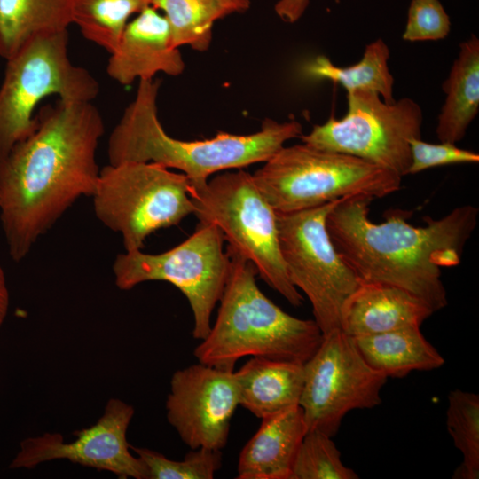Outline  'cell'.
Returning a JSON list of instances; mask_svg holds the SVG:
<instances>
[{
    "label": "cell",
    "instance_id": "7a4b0ae2",
    "mask_svg": "<svg viewBox=\"0 0 479 479\" xmlns=\"http://www.w3.org/2000/svg\"><path fill=\"white\" fill-rule=\"evenodd\" d=\"M373 199L356 195L340 200L326 216L330 239L361 281L404 289L434 312L448 304L442 268L461 262L475 231L479 210L473 205L441 218L425 216L424 225L407 222L406 212L391 211L381 223L369 216Z\"/></svg>",
    "mask_w": 479,
    "mask_h": 479
},
{
    "label": "cell",
    "instance_id": "8fae6325",
    "mask_svg": "<svg viewBox=\"0 0 479 479\" xmlns=\"http://www.w3.org/2000/svg\"><path fill=\"white\" fill-rule=\"evenodd\" d=\"M340 200L296 212H276L287 276L310 302L323 334L341 329L343 305L361 283L336 251L326 228V216Z\"/></svg>",
    "mask_w": 479,
    "mask_h": 479
},
{
    "label": "cell",
    "instance_id": "f1b7e54d",
    "mask_svg": "<svg viewBox=\"0 0 479 479\" xmlns=\"http://www.w3.org/2000/svg\"><path fill=\"white\" fill-rule=\"evenodd\" d=\"M411 149V165L408 175L438 166L460 163H478L479 154L475 152L459 148L456 144L440 142L431 144L421 137L409 141Z\"/></svg>",
    "mask_w": 479,
    "mask_h": 479
},
{
    "label": "cell",
    "instance_id": "7402d4cb",
    "mask_svg": "<svg viewBox=\"0 0 479 479\" xmlns=\"http://www.w3.org/2000/svg\"><path fill=\"white\" fill-rule=\"evenodd\" d=\"M389 50L379 38L367 44L361 59L351 66L338 67L324 55H318L302 67L304 75L314 79H327L341 84L347 92L369 90L388 103L393 98L394 78L389 71Z\"/></svg>",
    "mask_w": 479,
    "mask_h": 479
},
{
    "label": "cell",
    "instance_id": "cb8c5ba5",
    "mask_svg": "<svg viewBox=\"0 0 479 479\" xmlns=\"http://www.w3.org/2000/svg\"><path fill=\"white\" fill-rule=\"evenodd\" d=\"M151 4L152 0H73L72 23L86 40L111 53L130 18Z\"/></svg>",
    "mask_w": 479,
    "mask_h": 479
},
{
    "label": "cell",
    "instance_id": "484cf974",
    "mask_svg": "<svg viewBox=\"0 0 479 479\" xmlns=\"http://www.w3.org/2000/svg\"><path fill=\"white\" fill-rule=\"evenodd\" d=\"M346 467L332 436L318 431L306 432L294 459L290 479H357Z\"/></svg>",
    "mask_w": 479,
    "mask_h": 479
},
{
    "label": "cell",
    "instance_id": "ffe728a7",
    "mask_svg": "<svg viewBox=\"0 0 479 479\" xmlns=\"http://www.w3.org/2000/svg\"><path fill=\"white\" fill-rule=\"evenodd\" d=\"M352 338L366 363L388 378H403L413 371H431L444 364L420 326Z\"/></svg>",
    "mask_w": 479,
    "mask_h": 479
},
{
    "label": "cell",
    "instance_id": "ba28073f",
    "mask_svg": "<svg viewBox=\"0 0 479 479\" xmlns=\"http://www.w3.org/2000/svg\"><path fill=\"white\" fill-rule=\"evenodd\" d=\"M68 30L37 36L7 59L0 87V159L37 128L36 106L50 96L91 102L99 85L68 56Z\"/></svg>",
    "mask_w": 479,
    "mask_h": 479
},
{
    "label": "cell",
    "instance_id": "2e32d148",
    "mask_svg": "<svg viewBox=\"0 0 479 479\" xmlns=\"http://www.w3.org/2000/svg\"><path fill=\"white\" fill-rule=\"evenodd\" d=\"M433 313L424 301L404 289L361 281L343 305L341 330L357 337L420 326Z\"/></svg>",
    "mask_w": 479,
    "mask_h": 479
},
{
    "label": "cell",
    "instance_id": "f546056e",
    "mask_svg": "<svg viewBox=\"0 0 479 479\" xmlns=\"http://www.w3.org/2000/svg\"><path fill=\"white\" fill-rule=\"evenodd\" d=\"M310 0H278L274 6L275 13L287 23H294L305 12Z\"/></svg>",
    "mask_w": 479,
    "mask_h": 479
},
{
    "label": "cell",
    "instance_id": "44dd1931",
    "mask_svg": "<svg viewBox=\"0 0 479 479\" xmlns=\"http://www.w3.org/2000/svg\"><path fill=\"white\" fill-rule=\"evenodd\" d=\"M73 0H0V57L6 60L32 39L68 30Z\"/></svg>",
    "mask_w": 479,
    "mask_h": 479
},
{
    "label": "cell",
    "instance_id": "83f0119b",
    "mask_svg": "<svg viewBox=\"0 0 479 479\" xmlns=\"http://www.w3.org/2000/svg\"><path fill=\"white\" fill-rule=\"evenodd\" d=\"M451 21L439 0H412L402 38L408 42L437 41L450 33Z\"/></svg>",
    "mask_w": 479,
    "mask_h": 479
},
{
    "label": "cell",
    "instance_id": "5bb4252c",
    "mask_svg": "<svg viewBox=\"0 0 479 479\" xmlns=\"http://www.w3.org/2000/svg\"><path fill=\"white\" fill-rule=\"evenodd\" d=\"M238 405L234 371L198 362L173 373L166 401L167 420L191 449L222 451Z\"/></svg>",
    "mask_w": 479,
    "mask_h": 479
},
{
    "label": "cell",
    "instance_id": "e0dca14e",
    "mask_svg": "<svg viewBox=\"0 0 479 479\" xmlns=\"http://www.w3.org/2000/svg\"><path fill=\"white\" fill-rule=\"evenodd\" d=\"M241 450L238 479H290L296 453L307 432L302 410L294 405L266 416Z\"/></svg>",
    "mask_w": 479,
    "mask_h": 479
},
{
    "label": "cell",
    "instance_id": "277c9868",
    "mask_svg": "<svg viewBox=\"0 0 479 479\" xmlns=\"http://www.w3.org/2000/svg\"><path fill=\"white\" fill-rule=\"evenodd\" d=\"M228 278L216 321L195 347L199 363L234 371L244 357L304 364L316 352L323 334L314 319L289 315L258 287L255 265L227 246Z\"/></svg>",
    "mask_w": 479,
    "mask_h": 479
},
{
    "label": "cell",
    "instance_id": "52a82bcc",
    "mask_svg": "<svg viewBox=\"0 0 479 479\" xmlns=\"http://www.w3.org/2000/svg\"><path fill=\"white\" fill-rule=\"evenodd\" d=\"M193 186L183 173L155 162L108 164L92 195L97 218L121 234L126 252L142 250L148 236L193 214Z\"/></svg>",
    "mask_w": 479,
    "mask_h": 479
},
{
    "label": "cell",
    "instance_id": "5b68a950",
    "mask_svg": "<svg viewBox=\"0 0 479 479\" xmlns=\"http://www.w3.org/2000/svg\"><path fill=\"white\" fill-rule=\"evenodd\" d=\"M253 177L277 213L309 209L356 195L384 198L400 189L402 178L363 159L304 143L284 145Z\"/></svg>",
    "mask_w": 479,
    "mask_h": 479
},
{
    "label": "cell",
    "instance_id": "9a60e30c",
    "mask_svg": "<svg viewBox=\"0 0 479 479\" xmlns=\"http://www.w3.org/2000/svg\"><path fill=\"white\" fill-rule=\"evenodd\" d=\"M109 54L107 75L123 86L153 79L159 73L177 76L185 68L179 49L171 46L165 16L153 6L128 22Z\"/></svg>",
    "mask_w": 479,
    "mask_h": 479
},
{
    "label": "cell",
    "instance_id": "4316f807",
    "mask_svg": "<svg viewBox=\"0 0 479 479\" xmlns=\"http://www.w3.org/2000/svg\"><path fill=\"white\" fill-rule=\"evenodd\" d=\"M147 468L148 479H212L222 467V452L192 449L183 460H172L147 448L130 445Z\"/></svg>",
    "mask_w": 479,
    "mask_h": 479
},
{
    "label": "cell",
    "instance_id": "30bf717a",
    "mask_svg": "<svg viewBox=\"0 0 479 479\" xmlns=\"http://www.w3.org/2000/svg\"><path fill=\"white\" fill-rule=\"evenodd\" d=\"M347 113L331 116L300 137L313 147L349 154L387 169L399 177L408 175L409 141L421 137L423 114L410 98L385 102L369 90L347 92Z\"/></svg>",
    "mask_w": 479,
    "mask_h": 479
},
{
    "label": "cell",
    "instance_id": "d4e9b609",
    "mask_svg": "<svg viewBox=\"0 0 479 479\" xmlns=\"http://www.w3.org/2000/svg\"><path fill=\"white\" fill-rule=\"evenodd\" d=\"M446 427L462 461L454 479L479 478V396L461 389L448 394Z\"/></svg>",
    "mask_w": 479,
    "mask_h": 479
},
{
    "label": "cell",
    "instance_id": "8992f818",
    "mask_svg": "<svg viewBox=\"0 0 479 479\" xmlns=\"http://www.w3.org/2000/svg\"><path fill=\"white\" fill-rule=\"evenodd\" d=\"M193 215L216 225L228 246L249 260L258 275L291 305L303 296L291 283L279 247L277 215L243 169L214 176L191 194Z\"/></svg>",
    "mask_w": 479,
    "mask_h": 479
},
{
    "label": "cell",
    "instance_id": "7c38bea8",
    "mask_svg": "<svg viewBox=\"0 0 479 479\" xmlns=\"http://www.w3.org/2000/svg\"><path fill=\"white\" fill-rule=\"evenodd\" d=\"M299 401L307 432L318 430L334 437L345 415L381 403L388 377L370 366L352 337L341 329L326 334L316 352L303 364Z\"/></svg>",
    "mask_w": 479,
    "mask_h": 479
},
{
    "label": "cell",
    "instance_id": "603a6c76",
    "mask_svg": "<svg viewBox=\"0 0 479 479\" xmlns=\"http://www.w3.org/2000/svg\"><path fill=\"white\" fill-rule=\"evenodd\" d=\"M151 6L162 11L173 48L190 46L198 51L209 48L216 20L239 12L231 0H152Z\"/></svg>",
    "mask_w": 479,
    "mask_h": 479
},
{
    "label": "cell",
    "instance_id": "9c48e42d",
    "mask_svg": "<svg viewBox=\"0 0 479 479\" xmlns=\"http://www.w3.org/2000/svg\"><path fill=\"white\" fill-rule=\"evenodd\" d=\"M224 240L216 225L199 221L190 237L168 251L118 254L113 263L114 283L121 290H130L147 281L172 284L187 299L193 314L192 336L201 341L209 333L211 315L229 274Z\"/></svg>",
    "mask_w": 479,
    "mask_h": 479
},
{
    "label": "cell",
    "instance_id": "ac0fdd59",
    "mask_svg": "<svg viewBox=\"0 0 479 479\" xmlns=\"http://www.w3.org/2000/svg\"><path fill=\"white\" fill-rule=\"evenodd\" d=\"M234 374L240 405L259 419L299 404L303 364L253 357Z\"/></svg>",
    "mask_w": 479,
    "mask_h": 479
},
{
    "label": "cell",
    "instance_id": "1f68e13d",
    "mask_svg": "<svg viewBox=\"0 0 479 479\" xmlns=\"http://www.w3.org/2000/svg\"><path fill=\"white\" fill-rule=\"evenodd\" d=\"M232 1L235 5L237 6L239 12L247 11L250 4L252 0H231Z\"/></svg>",
    "mask_w": 479,
    "mask_h": 479
},
{
    "label": "cell",
    "instance_id": "6da1fadb",
    "mask_svg": "<svg viewBox=\"0 0 479 479\" xmlns=\"http://www.w3.org/2000/svg\"><path fill=\"white\" fill-rule=\"evenodd\" d=\"M37 128L0 159V221L9 255L19 263L99 177L105 133L91 102L58 99L40 109Z\"/></svg>",
    "mask_w": 479,
    "mask_h": 479
},
{
    "label": "cell",
    "instance_id": "d6986e66",
    "mask_svg": "<svg viewBox=\"0 0 479 479\" xmlns=\"http://www.w3.org/2000/svg\"><path fill=\"white\" fill-rule=\"evenodd\" d=\"M443 90L445 100L437 118L436 133L440 142L456 144L479 111V39L471 36L459 45Z\"/></svg>",
    "mask_w": 479,
    "mask_h": 479
},
{
    "label": "cell",
    "instance_id": "4fadbf2b",
    "mask_svg": "<svg viewBox=\"0 0 479 479\" xmlns=\"http://www.w3.org/2000/svg\"><path fill=\"white\" fill-rule=\"evenodd\" d=\"M134 412L132 405L111 398L98 420L74 432L76 438L72 442L66 443L59 433H44L22 440L10 467L31 469L46 461L67 459L112 472L121 478L148 479L146 467L131 454L126 437Z\"/></svg>",
    "mask_w": 479,
    "mask_h": 479
},
{
    "label": "cell",
    "instance_id": "3957f363",
    "mask_svg": "<svg viewBox=\"0 0 479 479\" xmlns=\"http://www.w3.org/2000/svg\"><path fill=\"white\" fill-rule=\"evenodd\" d=\"M158 79L139 81L135 98L125 108L107 143L109 164L155 162L185 174L193 189L202 188L220 171L265 162L290 139L302 135L296 121L266 118L247 135L219 132L203 140H181L163 129L157 109Z\"/></svg>",
    "mask_w": 479,
    "mask_h": 479
},
{
    "label": "cell",
    "instance_id": "4dcf8cb0",
    "mask_svg": "<svg viewBox=\"0 0 479 479\" xmlns=\"http://www.w3.org/2000/svg\"><path fill=\"white\" fill-rule=\"evenodd\" d=\"M10 295L4 271L0 265V327L2 326L9 309Z\"/></svg>",
    "mask_w": 479,
    "mask_h": 479
}]
</instances>
